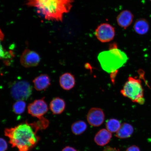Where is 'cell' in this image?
<instances>
[{"label": "cell", "mask_w": 151, "mask_h": 151, "mask_svg": "<svg viewBox=\"0 0 151 151\" xmlns=\"http://www.w3.org/2000/svg\"><path fill=\"white\" fill-rule=\"evenodd\" d=\"M95 35L97 39L101 42H109L114 39L115 30L114 27L109 24H102L96 29Z\"/></svg>", "instance_id": "52a82bcc"}, {"label": "cell", "mask_w": 151, "mask_h": 151, "mask_svg": "<svg viewBox=\"0 0 151 151\" xmlns=\"http://www.w3.org/2000/svg\"><path fill=\"white\" fill-rule=\"evenodd\" d=\"M72 0H27L26 4L35 8L46 19L61 22L70 11Z\"/></svg>", "instance_id": "7a4b0ae2"}, {"label": "cell", "mask_w": 151, "mask_h": 151, "mask_svg": "<svg viewBox=\"0 0 151 151\" xmlns=\"http://www.w3.org/2000/svg\"><path fill=\"white\" fill-rule=\"evenodd\" d=\"M98 59L104 71L109 73L118 71L128 59L127 55L118 48L116 43L110 45L109 50L100 52Z\"/></svg>", "instance_id": "3957f363"}, {"label": "cell", "mask_w": 151, "mask_h": 151, "mask_svg": "<svg viewBox=\"0 0 151 151\" xmlns=\"http://www.w3.org/2000/svg\"><path fill=\"white\" fill-rule=\"evenodd\" d=\"M34 87L38 91L47 89L50 85V77L47 74H41L36 77L33 81Z\"/></svg>", "instance_id": "4fadbf2b"}, {"label": "cell", "mask_w": 151, "mask_h": 151, "mask_svg": "<svg viewBox=\"0 0 151 151\" xmlns=\"http://www.w3.org/2000/svg\"><path fill=\"white\" fill-rule=\"evenodd\" d=\"M75 77L70 73H63L60 77V86L64 90H70L74 87L75 85Z\"/></svg>", "instance_id": "7c38bea8"}, {"label": "cell", "mask_w": 151, "mask_h": 151, "mask_svg": "<svg viewBox=\"0 0 151 151\" xmlns=\"http://www.w3.org/2000/svg\"><path fill=\"white\" fill-rule=\"evenodd\" d=\"M150 1H151V0H150Z\"/></svg>", "instance_id": "d4e9b609"}, {"label": "cell", "mask_w": 151, "mask_h": 151, "mask_svg": "<svg viewBox=\"0 0 151 151\" xmlns=\"http://www.w3.org/2000/svg\"><path fill=\"white\" fill-rule=\"evenodd\" d=\"M27 109L28 113L38 119L44 117L43 116L48 110V105L44 99L35 100L29 104Z\"/></svg>", "instance_id": "8992f818"}, {"label": "cell", "mask_w": 151, "mask_h": 151, "mask_svg": "<svg viewBox=\"0 0 151 151\" xmlns=\"http://www.w3.org/2000/svg\"><path fill=\"white\" fill-rule=\"evenodd\" d=\"M112 138V133L107 129H102L97 132L94 137L96 144L100 146H104L110 141Z\"/></svg>", "instance_id": "8fae6325"}, {"label": "cell", "mask_w": 151, "mask_h": 151, "mask_svg": "<svg viewBox=\"0 0 151 151\" xmlns=\"http://www.w3.org/2000/svg\"><path fill=\"white\" fill-rule=\"evenodd\" d=\"M4 38V35L0 29V60H5L6 63H8L9 60H12L14 56V52H12L7 51L5 50L2 44Z\"/></svg>", "instance_id": "e0dca14e"}, {"label": "cell", "mask_w": 151, "mask_h": 151, "mask_svg": "<svg viewBox=\"0 0 151 151\" xmlns=\"http://www.w3.org/2000/svg\"><path fill=\"white\" fill-rule=\"evenodd\" d=\"M87 127L86 122L83 121L79 120L72 124L71 130L74 134L79 135L84 133L86 130Z\"/></svg>", "instance_id": "ac0fdd59"}, {"label": "cell", "mask_w": 151, "mask_h": 151, "mask_svg": "<svg viewBox=\"0 0 151 151\" xmlns=\"http://www.w3.org/2000/svg\"><path fill=\"white\" fill-rule=\"evenodd\" d=\"M61 151H78L73 147L66 146Z\"/></svg>", "instance_id": "603a6c76"}, {"label": "cell", "mask_w": 151, "mask_h": 151, "mask_svg": "<svg viewBox=\"0 0 151 151\" xmlns=\"http://www.w3.org/2000/svg\"><path fill=\"white\" fill-rule=\"evenodd\" d=\"M134 16L132 13L127 10L122 11L117 17V23L120 27L126 29L133 22Z\"/></svg>", "instance_id": "30bf717a"}, {"label": "cell", "mask_w": 151, "mask_h": 151, "mask_svg": "<svg viewBox=\"0 0 151 151\" xmlns=\"http://www.w3.org/2000/svg\"><path fill=\"white\" fill-rule=\"evenodd\" d=\"M134 131V127L131 124L124 123L122 124L119 129L116 132V136L121 139H127L132 136Z\"/></svg>", "instance_id": "9a60e30c"}, {"label": "cell", "mask_w": 151, "mask_h": 151, "mask_svg": "<svg viewBox=\"0 0 151 151\" xmlns=\"http://www.w3.org/2000/svg\"><path fill=\"white\" fill-rule=\"evenodd\" d=\"M32 87L27 81H20L13 83L11 88V93L15 100H27L32 93Z\"/></svg>", "instance_id": "5b68a950"}, {"label": "cell", "mask_w": 151, "mask_h": 151, "mask_svg": "<svg viewBox=\"0 0 151 151\" xmlns=\"http://www.w3.org/2000/svg\"><path fill=\"white\" fill-rule=\"evenodd\" d=\"M126 151H141L139 147L136 145H133L128 147Z\"/></svg>", "instance_id": "7402d4cb"}, {"label": "cell", "mask_w": 151, "mask_h": 151, "mask_svg": "<svg viewBox=\"0 0 151 151\" xmlns=\"http://www.w3.org/2000/svg\"><path fill=\"white\" fill-rule=\"evenodd\" d=\"M49 124V121L44 117L37 122H25L14 127L5 128L4 134L13 148H17L19 151H30L40 140L38 132L46 129Z\"/></svg>", "instance_id": "6da1fadb"}, {"label": "cell", "mask_w": 151, "mask_h": 151, "mask_svg": "<svg viewBox=\"0 0 151 151\" xmlns=\"http://www.w3.org/2000/svg\"><path fill=\"white\" fill-rule=\"evenodd\" d=\"M120 92L134 103L143 104L145 102L144 90L140 79L129 77Z\"/></svg>", "instance_id": "277c9868"}, {"label": "cell", "mask_w": 151, "mask_h": 151, "mask_svg": "<svg viewBox=\"0 0 151 151\" xmlns=\"http://www.w3.org/2000/svg\"><path fill=\"white\" fill-rule=\"evenodd\" d=\"M40 60V56L37 52L28 49L24 51L20 58L22 65L27 68L36 67Z\"/></svg>", "instance_id": "ba28073f"}, {"label": "cell", "mask_w": 151, "mask_h": 151, "mask_svg": "<svg viewBox=\"0 0 151 151\" xmlns=\"http://www.w3.org/2000/svg\"><path fill=\"white\" fill-rule=\"evenodd\" d=\"M103 151H120L118 149L110 146H107L104 149Z\"/></svg>", "instance_id": "cb8c5ba5"}, {"label": "cell", "mask_w": 151, "mask_h": 151, "mask_svg": "<svg viewBox=\"0 0 151 151\" xmlns=\"http://www.w3.org/2000/svg\"><path fill=\"white\" fill-rule=\"evenodd\" d=\"M134 29L137 33L139 35H144L148 32L150 25L147 21L144 19H140L135 22Z\"/></svg>", "instance_id": "2e32d148"}, {"label": "cell", "mask_w": 151, "mask_h": 151, "mask_svg": "<svg viewBox=\"0 0 151 151\" xmlns=\"http://www.w3.org/2000/svg\"><path fill=\"white\" fill-rule=\"evenodd\" d=\"M105 119V114L101 109L93 107L91 109L88 113L87 119L90 125L98 127L103 123Z\"/></svg>", "instance_id": "9c48e42d"}, {"label": "cell", "mask_w": 151, "mask_h": 151, "mask_svg": "<svg viewBox=\"0 0 151 151\" xmlns=\"http://www.w3.org/2000/svg\"><path fill=\"white\" fill-rule=\"evenodd\" d=\"M121 122L116 119H110L106 123V129L111 133H116L121 126Z\"/></svg>", "instance_id": "d6986e66"}, {"label": "cell", "mask_w": 151, "mask_h": 151, "mask_svg": "<svg viewBox=\"0 0 151 151\" xmlns=\"http://www.w3.org/2000/svg\"><path fill=\"white\" fill-rule=\"evenodd\" d=\"M26 103L22 100H19L15 102L13 105V110L15 114H21L25 110Z\"/></svg>", "instance_id": "ffe728a7"}, {"label": "cell", "mask_w": 151, "mask_h": 151, "mask_svg": "<svg viewBox=\"0 0 151 151\" xmlns=\"http://www.w3.org/2000/svg\"><path fill=\"white\" fill-rule=\"evenodd\" d=\"M8 148V145L4 139L0 137V151H6Z\"/></svg>", "instance_id": "44dd1931"}, {"label": "cell", "mask_w": 151, "mask_h": 151, "mask_svg": "<svg viewBox=\"0 0 151 151\" xmlns=\"http://www.w3.org/2000/svg\"><path fill=\"white\" fill-rule=\"evenodd\" d=\"M65 101L60 97H56L53 99L50 105V110L54 115L61 114L65 111Z\"/></svg>", "instance_id": "5bb4252c"}]
</instances>
